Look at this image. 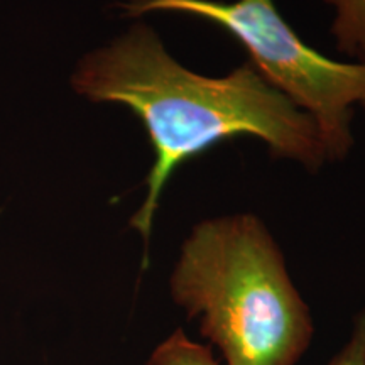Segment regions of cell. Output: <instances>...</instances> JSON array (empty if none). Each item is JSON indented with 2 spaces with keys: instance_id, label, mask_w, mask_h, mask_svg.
I'll return each mask as SVG.
<instances>
[{
  "instance_id": "1",
  "label": "cell",
  "mask_w": 365,
  "mask_h": 365,
  "mask_svg": "<svg viewBox=\"0 0 365 365\" xmlns=\"http://www.w3.org/2000/svg\"><path fill=\"white\" fill-rule=\"evenodd\" d=\"M76 93L130 108L148 132L154 164L144 203L130 225L148 245L164 188L178 168L240 135L267 144L271 156L317 171L328 161L313 118L244 63L225 76H205L178 63L156 31L137 22L73 73Z\"/></svg>"
},
{
  "instance_id": "2",
  "label": "cell",
  "mask_w": 365,
  "mask_h": 365,
  "mask_svg": "<svg viewBox=\"0 0 365 365\" xmlns=\"http://www.w3.org/2000/svg\"><path fill=\"white\" fill-rule=\"evenodd\" d=\"M171 294L227 365H296L313 339L284 255L250 213L200 222L182 242Z\"/></svg>"
},
{
  "instance_id": "3",
  "label": "cell",
  "mask_w": 365,
  "mask_h": 365,
  "mask_svg": "<svg viewBox=\"0 0 365 365\" xmlns=\"http://www.w3.org/2000/svg\"><path fill=\"white\" fill-rule=\"evenodd\" d=\"M122 11L127 17L186 14L222 27L244 46L262 78L313 118L328 161H340L352 149L354 107H365V65L333 61L309 48L274 0H129Z\"/></svg>"
},
{
  "instance_id": "4",
  "label": "cell",
  "mask_w": 365,
  "mask_h": 365,
  "mask_svg": "<svg viewBox=\"0 0 365 365\" xmlns=\"http://www.w3.org/2000/svg\"><path fill=\"white\" fill-rule=\"evenodd\" d=\"M335 9L331 34L336 48L365 65V0H323Z\"/></svg>"
},
{
  "instance_id": "5",
  "label": "cell",
  "mask_w": 365,
  "mask_h": 365,
  "mask_svg": "<svg viewBox=\"0 0 365 365\" xmlns=\"http://www.w3.org/2000/svg\"><path fill=\"white\" fill-rule=\"evenodd\" d=\"M149 365H218L210 346L190 340L182 328L154 349Z\"/></svg>"
},
{
  "instance_id": "6",
  "label": "cell",
  "mask_w": 365,
  "mask_h": 365,
  "mask_svg": "<svg viewBox=\"0 0 365 365\" xmlns=\"http://www.w3.org/2000/svg\"><path fill=\"white\" fill-rule=\"evenodd\" d=\"M328 365H365V309L355 318L349 341Z\"/></svg>"
}]
</instances>
